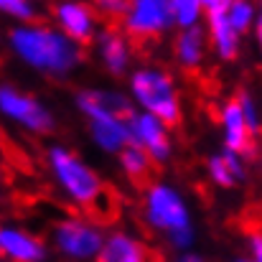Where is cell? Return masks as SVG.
Segmentation results:
<instances>
[{"instance_id": "obj_1", "label": "cell", "mask_w": 262, "mask_h": 262, "mask_svg": "<svg viewBox=\"0 0 262 262\" xmlns=\"http://www.w3.org/2000/svg\"><path fill=\"white\" fill-rule=\"evenodd\" d=\"M5 41L10 56L18 64L51 79L72 77L87 56L84 46L61 33L54 23H41V20L13 23Z\"/></svg>"}, {"instance_id": "obj_2", "label": "cell", "mask_w": 262, "mask_h": 262, "mask_svg": "<svg viewBox=\"0 0 262 262\" xmlns=\"http://www.w3.org/2000/svg\"><path fill=\"white\" fill-rule=\"evenodd\" d=\"M140 219L143 224L166 239V245L176 255L191 252L196 245V227L191 206L183 196V191L168 183L153 178L148 186H143L140 193Z\"/></svg>"}, {"instance_id": "obj_3", "label": "cell", "mask_w": 262, "mask_h": 262, "mask_svg": "<svg viewBox=\"0 0 262 262\" xmlns=\"http://www.w3.org/2000/svg\"><path fill=\"white\" fill-rule=\"evenodd\" d=\"M43 163L49 178L54 181L56 191L69 206H74L79 214L84 211L97 214L102 209V204L107 201V186L102 176L79 153H74L61 143H51L43 150Z\"/></svg>"}, {"instance_id": "obj_4", "label": "cell", "mask_w": 262, "mask_h": 262, "mask_svg": "<svg viewBox=\"0 0 262 262\" xmlns=\"http://www.w3.org/2000/svg\"><path fill=\"white\" fill-rule=\"evenodd\" d=\"M125 92L130 94L138 112H148L163 120L168 127H178L183 122V94L176 74L163 64H138L125 79Z\"/></svg>"}, {"instance_id": "obj_5", "label": "cell", "mask_w": 262, "mask_h": 262, "mask_svg": "<svg viewBox=\"0 0 262 262\" xmlns=\"http://www.w3.org/2000/svg\"><path fill=\"white\" fill-rule=\"evenodd\" d=\"M107 232L102 222L87 214H67L56 219L49 229V242L54 252L67 262H97L104 247Z\"/></svg>"}, {"instance_id": "obj_6", "label": "cell", "mask_w": 262, "mask_h": 262, "mask_svg": "<svg viewBox=\"0 0 262 262\" xmlns=\"http://www.w3.org/2000/svg\"><path fill=\"white\" fill-rule=\"evenodd\" d=\"M0 115L15 125L18 130L28 133V135H51L56 130V117L54 112L33 94L23 92L20 87L5 82L0 87Z\"/></svg>"}, {"instance_id": "obj_7", "label": "cell", "mask_w": 262, "mask_h": 262, "mask_svg": "<svg viewBox=\"0 0 262 262\" xmlns=\"http://www.w3.org/2000/svg\"><path fill=\"white\" fill-rule=\"evenodd\" d=\"M120 26L135 43H153L173 36L178 31L173 0H130L127 15Z\"/></svg>"}, {"instance_id": "obj_8", "label": "cell", "mask_w": 262, "mask_h": 262, "mask_svg": "<svg viewBox=\"0 0 262 262\" xmlns=\"http://www.w3.org/2000/svg\"><path fill=\"white\" fill-rule=\"evenodd\" d=\"M138 43L125 33L122 26H115V23H102L99 33L94 36L92 46H89V54L94 56V61L102 67V72L107 77H115V79H127L130 72L138 67L135 61V49Z\"/></svg>"}, {"instance_id": "obj_9", "label": "cell", "mask_w": 262, "mask_h": 262, "mask_svg": "<svg viewBox=\"0 0 262 262\" xmlns=\"http://www.w3.org/2000/svg\"><path fill=\"white\" fill-rule=\"evenodd\" d=\"M74 107L84 120H133L138 112L130 94L117 87H82L74 94Z\"/></svg>"}, {"instance_id": "obj_10", "label": "cell", "mask_w": 262, "mask_h": 262, "mask_svg": "<svg viewBox=\"0 0 262 262\" xmlns=\"http://www.w3.org/2000/svg\"><path fill=\"white\" fill-rule=\"evenodd\" d=\"M51 20L61 33H67L84 49L92 46L94 36L102 28V18L89 0H56L51 5Z\"/></svg>"}, {"instance_id": "obj_11", "label": "cell", "mask_w": 262, "mask_h": 262, "mask_svg": "<svg viewBox=\"0 0 262 262\" xmlns=\"http://www.w3.org/2000/svg\"><path fill=\"white\" fill-rule=\"evenodd\" d=\"M216 122L222 130V148L245 156L247 161L252 156H257V135L252 133L237 97H229L219 104L216 110Z\"/></svg>"}, {"instance_id": "obj_12", "label": "cell", "mask_w": 262, "mask_h": 262, "mask_svg": "<svg viewBox=\"0 0 262 262\" xmlns=\"http://www.w3.org/2000/svg\"><path fill=\"white\" fill-rule=\"evenodd\" d=\"M130 127H133V143L143 148L156 166H166L173 158V127H168L163 120L148 112H135Z\"/></svg>"}, {"instance_id": "obj_13", "label": "cell", "mask_w": 262, "mask_h": 262, "mask_svg": "<svg viewBox=\"0 0 262 262\" xmlns=\"http://www.w3.org/2000/svg\"><path fill=\"white\" fill-rule=\"evenodd\" d=\"M211 56L214 54H211V43H209V36H206L204 26L178 28L171 36V59H173L178 72H183L188 77H196L206 69Z\"/></svg>"}, {"instance_id": "obj_14", "label": "cell", "mask_w": 262, "mask_h": 262, "mask_svg": "<svg viewBox=\"0 0 262 262\" xmlns=\"http://www.w3.org/2000/svg\"><path fill=\"white\" fill-rule=\"evenodd\" d=\"M0 255L5 262H46L49 245L38 234L18 224H3L0 227Z\"/></svg>"}, {"instance_id": "obj_15", "label": "cell", "mask_w": 262, "mask_h": 262, "mask_svg": "<svg viewBox=\"0 0 262 262\" xmlns=\"http://www.w3.org/2000/svg\"><path fill=\"white\" fill-rule=\"evenodd\" d=\"M204 171H206L209 183L219 191H234V188L245 186L247 176H250L247 158L239 156V153H232L227 148H219V150L209 153L206 163H204Z\"/></svg>"}, {"instance_id": "obj_16", "label": "cell", "mask_w": 262, "mask_h": 262, "mask_svg": "<svg viewBox=\"0 0 262 262\" xmlns=\"http://www.w3.org/2000/svg\"><path fill=\"white\" fill-rule=\"evenodd\" d=\"M97 262H158L153 247L130 229H110Z\"/></svg>"}, {"instance_id": "obj_17", "label": "cell", "mask_w": 262, "mask_h": 262, "mask_svg": "<svg viewBox=\"0 0 262 262\" xmlns=\"http://www.w3.org/2000/svg\"><path fill=\"white\" fill-rule=\"evenodd\" d=\"M204 28H206V36H209V43H211V54L216 61L222 64H232L239 59L242 54V33L232 26L227 10H214L206 15L204 20Z\"/></svg>"}, {"instance_id": "obj_18", "label": "cell", "mask_w": 262, "mask_h": 262, "mask_svg": "<svg viewBox=\"0 0 262 262\" xmlns=\"http://www.w3.org/2000/svg\"><path fill=\"white\" fill-rule=\"evenodd\" d=\"M87 133L97 150H102L104 156H115V158L133 143L130 120H112V117L87 120Z\"/></svg>"}, {"instance_id": "obj_19", "label": "cell", "mask_w": 262, "mask_h": 262, "mask_svg": "<svg viewBox=\"0 0 262 262\" xmlns=\"http://www.w3.org/2000/svg\"><path fill=\"white\" fill-rule=\"evenodd\" d=\"M117 166H120V173L125 176L130 183L148 186V183L153 181L156 163H153V158H150L143 148H138L135 143H130V145L117 156Z\"/></svg>"}, {"instance_id": "obj_20", "label": "cell", "mask_w": 262, "mask_h": 262, "mask_svg": "<svg viewBox=\"0 0 262 262\" xmlns=\"http://www.w3.org/2000/svg\"><path fill=\"white\" fill-rule=\"evenodd\" d=\"M260 13H262V8L257 0H232V5L227 8V15H229L232 26H234L242 36H252Z\"/></svg>"}, {"instance_id": "obj_21", "label": "cell", "mask_w": 262, "mask_h": 262, "mask_svg": "<svg viewBox=\"0 0 262 262\" xmlns=\"http://www.w3.org/2000/svg\"><path fill=\"white\" fill-rule=\"evenodd\" d=\"M234 97H237V102H239V107H242V112H245L252 133L260 135L262 133V102L257 99V94H252L250 89H239Z\"/></svg>"}, {"instance_id": "obj_22", "label": "cell", "mask_w": 262, "mask_h": 262, "mask_svg": "<svg viewBox=\"0 0 262 262\" xmlns=\"http://www.w3.org/2000/svg\"><path fill=\"white\" fill-rule=\"evenodd\" d=\"M0 10L13 23H33L38 15L36 0H0Z\"/></svg>"}, {"instance_id": "obj_23", "label": "cell", "mask_w": 262, "mask_h": 262, "mask_svg": "<svg viewBox=\"0 0 262 262\" xmlns=\"http://www.w3.org/2000/svg\"><path fill=\"white\" fill-rule=\"evenodd\" d=\"M89 3L102 18V23H115V26L125 20L127 8H130V0H89Z\"/></svg>"}, {"instance_id": "obj_24", "label": "cell", "mask_w": 262, "mask_h": 262, "mask_svg": "<svg viewBox=\"0 0 262 262\" xmlns=\"http://www.w3.org/2000/svg\"><path fill=\"white\" fill-rule=\"evenodd\" d=\"M247 245H250V257H252V262H262V229H252L250 232Z\"/></svg>"}, {"instance_id": "obj_25", "label": "cell", "mask_w": 262, "mask_h": 262, "mask_svg": "<svg viewBox=\"0 0 262 262\" xmlns=\"http://www.w3.org/2000/svg\"><path fill=\"white\" fill-rule=\"evenodd\" d=\"M204 5L209 13H214V10H227L232 5V0H204Z\"/></svg>"}, {"instance_id": "obj_26", "label": "cell", "mask_w": 262, "mask_h": 262, "mask_svg": "<svg viewBox=\"0 0 262 262\" xmlns=\"http://www.w3.org/2000/svg\"><path fill=\"white\" fill-rule=\"evenodd\" d=\"M171 262H206L204 260V257H201V255H199V252H193V250H191V252H183V255H176L173 260Z\"/></svg>"}, {"instance_id": "obj_27", "label": "cell", "mask_w": 262, "mask_h": 262, "mask_svg": "<svg viewBox=\"0 0 262 262\" xmlns=\"http://www.w3.org/2000/svg\"><path fill=\"white\" fill-rule=\"evenodd\" d=\"M252 41H255V46H257V51H260V56H262V13H260V18H257L255 31H252Z\"/></svg>"}, {"instance_id": "obj_28", "label": "cell", "mask_w": 262, "mask_h": 262, "mask_svg": "<svg viewBox=\"0 0 262 262\" xmlns=\"http://www.w3.org/2000/svg\"><path fill=\"white\" fill-rule=\"evenodd\" d=\"M232 262H252V257H234Z\"/></svg>"}, {"instance_id": "obj_29", "label": "cell", "mask_w": 262, "mask_h": 262, "mask_svg": "<svg viewBox=\"0 0 262 262\" xmlns=\"http://www.w3.org/2000/svg\"><path fill=\"white\" fill-rule=\"evenodd\" d=\"M257 166H260V176H262V156L257 158Z\"/></svg>"}, {"instance_id": "obj_30", "label": "cell", "mask_w": 262, "mask_h": 262, "mask_svg": "<svg viewBox=\"0 0 262 262\" xmlns=\"http://www.w3.org/2000/svg\"><path fill=\"white\" fill-rule=\"evenodd\" d=\"M257 3H260V8H262V0H257Z\"/></svg>"}]
</instances>
